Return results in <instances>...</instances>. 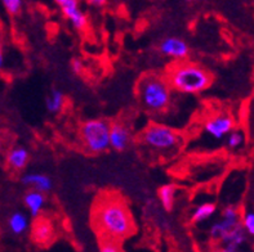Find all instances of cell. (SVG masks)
Listing matches in <instances>:
<instances>
[{"mask_svg": "<svg viewBox=\"0 0 254 252\" xmlns=\"http://www.w3.org/2000/svg\"><path fill=\"white\" fill-rule=\"evenodd\" d=\"M64 16L72 23L77 31H84L88 27L87 14L80 9L79 0H67L61 5Z\"/></svg>", "mask_w": 254, "mask_h": 252, "instance_id": "10", "label": "cell"}, {"mask_svg": "<svg viewBox=\"0 0 254 252\" xmlns=\"http://www.w3.org/2000/svg\"><path fill=\"white\" fill-rule=\"evenodd\" d=\"M29 158L30 154L26 148L16 147L9 151V153L6 156V163L10 169L19 171V170L25 169L27 162H29Z\"/></svg>", "mask_w": 254, "mask_h": 252, "instance_id": "14", "label": "cell"}, {"mask_svg": "<svg viewBox=\"0 0 254 252\" xmlns=\"http://www.w3.org/2000/svg\"><path fill=\"white\" fill-rule=\"evenodd\" d=\"M110 122L106 120H88L80 126L84 148L92 154L103 153L110 148Z\"/></svg>", "mask_w": 254, "mask_h": 252, "instance_id": "5", "label": "cell"}, {"mask_svg": "<svg viewBox=\"0 0 254 252\" xmlns=\"http://www.w3.org/2000/svg\"><path fill=\"white\" fill-rule=\"evenodd\" d=\"M182 1H186V3H191V1H195V0H182Z\"/></svg>", "mask_w": 254, "mask_h": 252, "instance_id": "29", "label": "cell"}, {"mask_svg": "<svg viewBox=\"0 0 254 252\" xmlns=\"http://www.w3.org/2000/svg\"><path fill=\"white\" fill-rule=\"evenodd\" d=\"M235 128V120L227 113H219V115L212 116L208 118L204 124V131L206 135L210 138L221 141L225 137H227L230 131Z\"/></svg>", "mask_w": 254, "mask_h": 252, "instance_id": "6", "label": "cell"}, {"mask_svg": "<svg viewBox=\"0 0 254 252\" xmlns=\"http://www.w3.org/2000/svg\"><path fill=\"white\" fill-rule=\"evenodd\" d=\"M139 141L155 153L173 154L181 146V137L174 129L164 124L152 122L139 135Z\"/></svg>", "mask_w": 254, "mask_h": 252, "instance_id": "4", "label": "cell"}, {"mask_svg": "<svg viewBox=\"0 0 254 252\" xmlns=\"http://www.w3.org/2000/svg\"><path fill=\"white\" fill-rule=\"evenodd\" d=\"M71 70L76 75H80L84 71V64L80 59H72L71 61Z\"/></svg>", "mask_w": 254, "mask_h": 252, "instance_id": "25", "label": "cell"}, {"mask_svg": "<svg viewBox=\"0 0 254 252\" xmlns=\"http://www.w3.org/2000/svg\"><path fill=\"white\" fill-rule=\"evenodd\" d=\"M160 53L174 61H184L190 54V48L185 40L180 38H167L160 43Z\"/></svg>", "mask_w": 254, "mask_h": 252, "instance_id": "8", "label": "cell"}, {"mask_svg": "<svg viewBox=\"0 0 254 252\" xmlns=\"http://www.w3.org/2000/svg\"><path fill=\"white\" fill-rule=\"evenodd\" d=\"M87 3L94 8H102V6L106 5L107 0H87Z\"/></svg>", "mask_w": 254, "mask_h": 252, "instance_id": "26", "label": "cell"}, {"mask_svg": "<svg viewBox=\"0 0 254 252\" xmlns=\"http://www.w3.org/2000/svg\"><path fill=\"white\" fill-rule=\"evenodd\" d=\"M168 84L174 92L182 94H199L212 84V75L208 70L195 62L178 61L172 64L165 75Z\"/></svg>", "mask_w": 254, "mask_h": 252, "instance_id": "2", "label": "cell"}, {"mask_svg": "<svg viewBox=\"0 0 254 252\" xmlns=\"http://www.w3.org/2000/svg\"><path fill=\"white\" fill-rule=\"evenodd\" d=\"M176 193H177V185L174 184H164L161 185L158 191V197L161 206L165 211H172L174 206V200H176Z\"/></svg>", "mask_w": 254, "mask_h": 252, "instance_id": "16", "label": "cell"}, {"mask_svg": "<svg viewBox=\"0 0 254 252\" xmlns=\"http://www.w3.org/2000/svg\"><path fill=\"white\" fill-rule=\"evenodd\" d=\"M4 63V55H3V49H1V39H0V67Z\"/></svg>", "mask_w": 254, "mask_h": 252, "instance_id": "27", "label": "cell"}, {"mask_svg": "<svg viewBox=\"0 0 254 252\" xmlns=\"http://www.w3.org/2000/svg\"><path fill=\"white\" fill-rule=\"evenodd\" d=\"M64 105V93L57 89H53L47 98H45V107L47 111L56 115L61 112Z\"/></svg>", "mask_w": 254, "mask_h": 252, "instance_id": "19", "label": "cell"}, {"mask_svg": "<svg viewBox=\"0 0 254 252\" xmlns=\"http://www.w3.org/2000/svg\"><path fill=\"white\" fill-rule=\"evenodd\" d=\"M23 202H25V206L29 210L30 215L32 217H38L43 211V208H44L45 195L43 192L31 189V191L27 192L25 195Z\"/></svg>", "mask_w": 254, "mask_h": 252, "instance_id": "13", "label": "cell"}, {"mask_svg": "<svg viewBox=\"0 0 254 252\" xmlns=\"http://www.w3.org/2000/svg\"><path fill=\"white\" fill-rule=\"evenodd\" d=\"M8 227L13 234L21 236L29 228V219L22 212H14L10 215L9 220H8Z\"/></svg>", "mask_w": 254, "mask_h": 252, "instance_id": "18", "label": "cell"}, {"mask_svg": "<svg viewBox=\"0 0 254 252\" xmlns=\"http://www.w3.org/2000/svg\"><path fill=\"white\" fill-rule=\"evenodd\" d=\"M93 225L101 240L122 242L135 232L128 204L119 196H103L93 208Z\"/></svg>", "mask_w": 254, "mask_h": 252, "instance_id": "1", "label": "cell"}, {"mask_svg": "<svg viewBox=\"0 0 254 252\" xmlns=\"http://www.w3.org/2000/svg\"><path fill=\"white\" fill-rule=\"evenodd\" d=\"M242 225L244 228V230L247 232V234L254 237V212L253 211H248L245 212L244 216H243Z\"/></svg>", "mask_w": 254, "mask_h": 252, "instance_id": "21", "label": "cell"}, {"mask_svg": "<svg viewBox=\"0 0 254 252\" xmlns=\"http://www.w3.org/2000/svg\"><path fill=\"white\" fill-rule=\"evenodd\" d=\"M244 143V134L239 130H232L227 134V141L226 144L230 150H236V148L242 147Z\"/></svg>", "mask_w": 254, "mask_h": 252, "instance_id": "20", "label": "cell"}, {"mask_svg": "<svg viewBox=\"0 0 254 252\" xmlns=\"http://www.w3.org/2000/svg\"><path fill=\"white\" fill-rule=\"evenodd\" d=\"M216 204L212 203V202H205V203L199 204L192 211V214H191V223L200 224L209 220L210 217L216 214Z\"/></svg>", "mask_w": 254, "mask_h": 252, "instance_id": "17", "label": "cell"}, {"mask_svg": "<svg viewBox=\"0 0 254 252\" xmlns=\"http://www.w3.org/2000/svg\"><path fill=\"white\" fill-rule=\"evenodd\" d=\"M132 142V133L126 124L114 122L110 125V147L114 151L123 152V151L128 150Z\"/></svg>", "mask_w": 254, "mask_h": 252, "instance_id": "7", "label": "cell"}, {"mask_svg": "<svg viewBox=\"0 0 254 252\" xmlns=\"http://www.w3.org/2000/svg\"><path fill=\"white\" fill-rule=\"evenodd\" d=\"M239 223H240V219H226V217H222L221 220L216 221L210 227V238L213 241H221Z\"/></svg>", "mask_w": 254, "mask_h": 252, "instance_id": "15", "label": "cell"}, {"mask_svg": "<svg viewBox=\"0 0 254 252\" xmlns=\"http://www.w3.org/2000/svg\"><path fill=\"white\" fill-rule=\"evenodd\" d=\"M100 251L102 252H118L120 251V242L113 240H102L100 246Z\"/></svg>", "mask_w": 254, "mask_h": 252, "instance_id": "23", "label": "cell"}, {"mask_svg": "<svg viewBox=\"0 0 254 252\" xmlns=\"http://www.w3.org/2000/svg\"><path fill=\"white\" fill-rule=\"evenodd\" d=\"M23 185L26 187H30L31 189H35V191L43 192V193H47L52 189L53 187V183H52L51 178L44 174H39V172H30V174H26L21 179Z\"/></svg>", "mask_w": 254, "mask_h": 252, "instance_id": "12", "label": "cell"}, {"mask_svg": "<svg viewBox=\"0 0 254 252\" xmlns=\"http://www.w3.org/2000/svg\"><path fill=\"white\" fill-rule=\"evenodd\" d=\"M222 217H226V219H240V212L234 206H229V207H226L222 211Z\"/></svg>", "mask_w": 254, "mask_h": 252, "instance_id": "24", "label": "cell"}, {"mask_svg": "<svg viewBox=\"0 0 254 252\" xmlns=\"http://www.w3.org/2000/svg\"><path fill=\"white\" fill-rule=\"evenodd\" d=\"M245 241H247V232L244 230V228L242 225V221H240L219 242L222 243L223 251L235 252L239 251V249L244 245Z\"/></svg>", "mask_w": 254, "mask_h": 252, "instance_id": "11", "label": "cell"}, {"mask_svg": "<svg viewBox=\"0 0 254 252\" xmlns=\"http://www.w3.org/2000/svg\"><path fill=\"white\" fill-rule=\"evenodd\" d=\"M0 1L3 3L6 12L12 14V16L18 14L21 8H22V0H0Z\"/></svg>", "mask_w": 254, "mask_h": 252, "instance_id": "22", "label": "cell"}, {"mask_svg": "<svg viewBox=\"0 0 254 252\" xmlns=\"http://www.w3.org/2000/svg\"><path fill=\"white\" fill-rule=\"evenodd\" d=\"M55 1H56V3H57V4H58V5L61 6V5H62V4H64V1H67V0H55Z\"/></svg>", "mask_w": 254, "mask_h": 252, "instance_id": "28", "label": "cell"}, {"mask_svg": "<svg viewBox=\"0 0 254 252\" xmlns=\"http://www.w3.org/2000/svg\"><path fill=\"white\" fill-rule=\"evenodd\" d=\"M173 89L168 84L165 76L145 75L137 84V96L143 108L151 113L165 112L172 104Z\"/></svg>", "mask_w": 254, "mask_h": 252, "instance_id": "3", "label": "cell"}, {"mask_svg": "<svg viewBox=\"0 0 254 252\" xmlns=\"http://www.w3.org/2000/svg\"><path fill=\"white\" fill-rule=\"evenodd\" d=\"M31 238L38 246H48L55 238V227L52 221L38 216L31 228Z\"/></svg>", "mask_w": 254, "mask_h": 252, "instance_id": "9", "label": "cell"}]
</instances>
